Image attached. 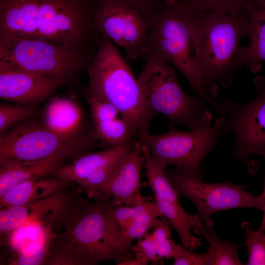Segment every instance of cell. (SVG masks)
Here are the masks:
<instances>
[{
  "instance_id": "4dcf8cb0",
  "label": "cell",
  "mask_w": 265,
  "mask_h": 265,
  "mask_svg": "<svg viewBox=\"0 0 265 265\" xmlns=\"http://www.w3.org/2000/svg\"><path fill=\"white\" fill-rule=\"evenodd\" d=\"M132 250L135 254L134 257L124 261L119 265H146L150 262L159 261L157 244L153 232L137 238Z\"/></svg>"
},
{
  "instance_id": "d6a6232c",
  "label": "cell",
  "mask_w": 265,
  "mask_h": 265,
  "mask_svg": "<svg viewBox=\"0 0 265 265\" xmlns=\"http://www.w3.org/2000/svg\"><path fill=\"white\" fill-rule=\"evenodd\" d=\"M37 114V110L30 107L1 104L0 106V134L17 123L33 117Z\"/></svg>"
},
{
  "instance_id": "ac0fdd59",
  "label": "cell",
  "mask_w": 265,
  "mask_h": 265,
  "mask_svg": "<svg viewBox=\"0 0 265 265\" xmlns=\"http://www.w3.org/2000/svg\"><path fill=\"white\" fill-rule=\"evenodd\" d=\"M246 10L250 16L247 35L249 43L242 47L241 59L244 66L256 73L265 61V0H256Z\"/></svg>"
},
{
  "instance_id": "d4e9b609",
  "label": "cell",
  "mask_w": 265,
  "mask_h": 265,
  "mask_svg": "<svg viewBox=\"0 0 265 265\" xmlns=\"http://www.w3.org/2000/svg\"><path fill=\"white\" fill-rule=\"evenodd\" d=\"M141 149L146 176L155 199L180 202V196L169 182L164 169L156 164L146 147L141 145Z\"/></svg>"
},
{
  "instance_id": "4fadbf2b",
  "label": "cell",
  "mask_w": 265,
  "mask_h": 265,
  "mask_svg": "<svg viewBox=\"0 0 265 265\" xmlns=\"http://www.w3.org/2000/svg\"><path fill=\"white\" fill-rule=\"evenodd\" d=\"M67 79L41 75L0 63V97L21 104H34L45 100Z\"/></svg>"
},
{
  "instance_id": "836d02e7",
  "label": "cell",
  "mask_w": 265,
  "mask_h": 265,
  "mask_svg": "<svg viewBox=\"0 0 265 265\" xmlns=\"http://www.w3.org/2000/svg\"><path fill=\"white\" fill-rule=\"evenodd\" d=\"M170 223L164 217L154 228L153 232L157 247L159 261H162L163 258H172L173 239L171 238Z\"/></svg>"
},
{
  "instance_id": "f35d334b",
  "label": "cell",
  "mask_w": 265,
  "mask_h": 265,
  "mask_svg": "<svg viewBox=\"0 0 265 265\" xmlns=\"http://www.w3.org/2000/svg\"><path fill=\"white\" fill-rule=\"evenodd\" d=\"M162 0L164 3V5H170V4L175 3L178 2L179 0Z\"/></svg>"
},
{
  "instance_id": "277c9868",
  "label": "cell",
  "mask_w": 265,
  "mask_h": 265,
  "mask_svg": "<svg viewBox=\"0 0 265 265\" xmlns=\"http://www.w3.org/2000/svg\"><path fill=\"white\" fill-rule=\"evenodd\" d=\"M111 202L104 194L92 203L82 196L54 220L52 238L77 252L87 265L106 260L114 261L119 265L125 258L106 240L107 213Z\"/></svg>"
},
{
  "instance_id": "484cf974",
  "label": "cell",
  "mask_w": 265,
  "mask_h": 265,
  "mask_svg": "<svg viewBox=\"0 0 265 265\" xmlns=\"http://www.w3.org/2000/svg\"><path fill=\"white\" fill-rule=\"evenodd\" d=\"M255 0H179L176 2L186 14L235 13L246 10Z\"/></svg>"
},
{
  "instance_id": "e575fe53",
  "label": "cell",
  "mask_w": 265,
  "mask_h": 265,
  "mask_svg": "<svg viewBox=\"0 0 265 265\" xmlns=\"http://www.w3.org/2000/svg\"><path fill=\"white\" fill-rule=\"evenodd\" d=\"M85 96L90 106L93 123L111 121L120 115L117 108L110 103L93 96Z\"/></svg>"
},
{
  "instance_id": "1f68e13d",
  "label": "cell",
  "mask_w": 265,
  "mask_h": 265,
  "mask_svg": "<svg viewBox=\"0 0 265 265\" xmlns=\"http://www.w3.org/2000/svg\"><path fill=\"white\" fill-rule=\"evenodd\" d=\"M45 265H87L75 251L52 238Z\"/></svg>"
},
{
  "instance_id": "d6986e66",
  "label": "cell",
  "mask_w": 265,
  "mask_h": 265,
  "mask_svg": "<svg viewBox=\"0 0 265 265\" xmlns=\"http://www.w3.org/2000/svg\"><path fill=\"white\" fill-rule=\"evenodd\" d=\"M69 160L65 158L55 157L0 167V197L24 181L51 176L54 172L68 164Z\"/></svg>"
},
{
  "instance_id": "603a6c76",
  "label": "cell",
  "mask_w": 265,
  "mask_h": 265,
  "mask_svg": "<svg viewBox=\"0 0 265 265\" xmlns=\"http://www.w3.org/2000/svg\"><path fill=\"white\" fill-rule=\"evenodd\" d=\"M201 225L192 229L196 235H202L209 243L206 253L207 265H242L238 249L241 245L218 238L213 229V222L210 217L201 220Z\"/></svg>"
},
{
  "instance_id": "d590c367",
  "label": "cell",
  "mask_w": 265,
  "mask_h": 265,
  "mask_svg": "<svg viewBox=\"0 0 265 265\" xmlns=\"http://www.w3.org/2000/svg\"><path fill=\"white\" fill-rule=\"evenodd\" d=\"M173 265H207L206 253H199L189 250L173 240Z\"/></svg>"
},
{
  "instance_id": "44dd1931",
  "label": "cell",
  "mask_w": 265,
  "mask_h": 265,
  "mask_svg": "<svg viewBox=\"0 0 265 265\" xmlns=\"http://www.w3.org/2000/svg\"><path fill=\"white\" fill-rule=\"evenodd\" d=\"M162 216L165 218L178 232L182 245L194 251L201 246V238L193 236L191 229L201 225L197 213L189 214L182 207L180 202L155 199Z\"/></svg>"
},
{
  "instance_id": "52a82bcc",
  "label": "cell",
  "mask_w": 265,
  "mask_h": 265,
  "mask_svg": "<svg viewBox=\"0 0 265 265\" xmlns=\"http://www.w3.org/2000/svg\"><path fill=\"white\" fill-rule=\"evenodd\" d=\"M95 134L67 137L43 123L26 122L8 130L0 136V167L59 157L73 160L97 144Z\"/></svg>"
},
{
  "instance_id": "8fae6325",
  "label": "cell",
  "mask_w": 265,
  "mask_h": 265,
  "mask_svg": "<svg viewBox=\"0 0 265 265\" xmlns=\"http://www.w3.org/2000/svg\"><path fill=\"white\" fill-rule=\"evenodd\" d=\"M75 51L34 39L0 36V63L33 73L68 77L86 60Z\"/></svg>"
},
{
  "instance_id": "2e32d148",
  "label": "cell",
  "mask_w": 265,
  "mask_h": 265,
  "mask_svg": "<svg viewBox=\"0 0 265 265\" xmlns=\"http://www.w3.org/2000/svg\"><path fill=\"white\" fill-rule=\"evenodd\" d=\"M135 141L100 152L85 153L56 171L51 176L78 184L98 169L124 159L133 149Z\"/></svg>"
},
{
  "instance_id": "5bb4252c",
  "label": "cell",
  "mask_w": 265,
  "mask_h": 265,
  "mask_svg": "<svg viewBox=\"0 0 265 265\" xmlns=\"http://www.w3.org/2000/svg\"><path fill=\"white\" fill-rule=\"evenodd\" d=\"M143 163L141 145L136 140L133 149L115 172L105 183L88 193L89 197L95 199L101 195H106L114 203L128 206H134L150 200L141 194L143 186L141 181Z\"/></svg>"
},
{
  "instance_id": "30bf717a",
  "label": "cell",
  "mask_w": 265,
  "mask_h": 265,
  "mask_svg": "<svg viewBox=\"0 0 265 265\" xmlns=\"http://www.w3.org/2000/svg\"><path fill=\"white\" fill-rule=\"evenodd\" d=\"M164 172L179 196L187 198L195 205L200 220L229 209L255 208L265 211L263 192L255 195L231 181L206 183L201 175L178 167L173 170L165 168Z\"/></svg>"
},
{
  "instance_id": "7a4b0ae2",
  "label": "cell",
  "mask_w": 265,
  "mask_h": 265,
  "mask_svg": "<svg viewBox=\"0 0 265 265\" xmlns=\"http://www.w3.org/2000/svg\"><path fill=\"white\" fill-rule=\"evenodd\" d=\"M185 14L193 62L205 88L214 100L218 86L229 88L235 74L244 66L240 42L247 35L249 14L245 10L235 13Z\"/></svg>"
},
{
  "instance_id": "8d00e7d4",
  "label": "cell",
  "mask_w": 265,
  "mask_h": 265,
  "mask_svg": "<svg viewBox=\"0 0 265 265\" xmlns=\"http://www.w3.org/2000/svg\"><path fill=\"white\" fill-rule=\"evenodd\" d=\"M129 4L151 18L164 6L162 0H116Z\"/></svg>"
},
{
  "instance_id": "ba28073f",
  "label": "cell",
  "mask_w": 265,
  "mask_h": 265,
  "mask_svg": "<svg viewBox=\"0 0 265 265\" xmlns=\"http://www.w3.org/2000/svg\"><path fill=\"white\" fill-rule=\"evenodd\" d=\"M222 133L218 117L213 124L204 129L182 131L171 128L158 134L146 131L137 135L136 140L148 148L161 169L172 165L200 175L203 160L215 148Z\"/></svg>"
},
{
  "instance_id": "83f0119b",
  "label": "cell",
  "mask_w": 265,
  "mask_h": 265,
  "mask_svg": "<svg viewBox=\"0 0 265 265\" xmlns=\"http://www.w3.org/2000/svg\"><path fill=\"white\" fill-rule=\"evenodd\" d=\"M98 140L107 145V148L123 145L136 140L127 121L121 116L114 120L93 123Z\"/></svg>"
},
{
  "instance_id": "9c48e42d",
  "label": "cell",
  "mask_w": 265,
  "mask_h": 265,
  "mask_svg": "<svg viewBox=\"0 0 265 265\" xmlns=\"http://www.w3.org/2000/svg\"><path fill=\"white\" fill-rule=\"evenodd\" d=\"M254 82L258 91L255 99L247 103L226 99L218 116L222 133H231L234 139L231 156L251 174L257 171L258 164L250 157L265 146V78L256 77Z\"/></svg>"
},
{
  "instance_id": "ffe728a7",
  "label": "cell",
  "mask_w": 265,
  "mask_h": 265,
  "mask_svg": "<svg viewBox=\"0 0 265 265\" xmlns=\"http://www.w3.org/2000/svg\"><path fill=\"white\" fill-rule=\"evenodd\" d=\"M82 113L79 106L65 98H55L46 106L43 124L55 132L67 137L92 133H80Z\"/></svg>"
},
{
  "instance_id": "7402d4cb",
  "label": "cell",
  "mask_w": 265,
  "mask_h": 265,
  "mask_svg": "<svg viewBox=\"0 0 265 265\" xmlns=\"http://www.w3.org/2000/svg\"><path fill=\"white\" fill-rule=\"evenodd\" d=\"M162 216V214L155 201H152L151 199L146 200L135 206L133 220L123 237L118 249V251L125 260L134 257V253L132 250V241L147 234L150 229H154L158 225L160 221L159 217Z\"/></svg>"
},
{
  "instance_id": "3957f363",
  "label": "cell",
  "mask_w": 265,
  "mask_h": 265,
  "mask_svg": "<svg viewBox=\"0 0 265 265\" xmlns=\"http://www.w3.org/2000/svg\"><path fill=\"white\" fill-rule=\"evenodd\" d=\"M88 84L85 95L110 103L131 126L136 137L149 131L156 116L145 104L137 79L115 45L102 36L87 68Z\"/></svg>"
},
{
  "instance_id": "f1b7e54d",
  "label": "cell",
  "mask_w": 265,
  "mask_h": 265,
  "mask_svg": "<svg viewBox=\"0 0 265 265\" xmlns=\"http://www.w3.org/2000/svg\"><path fill=\"white\" fill-rule=\"evenodd\" d=\"M52 235L44 240L32 242L20 251L13 253L8 259L10 265H45Z\"/></svg>"
},
{
  "instance_id": "8992f818",
  "label": "cell",
  "mask_w": 265,
  "mask_h": 265,
  "mask_svg": "<svg viewBox=\"0 0 265 265\" xmlns=\"http://www.w3.org/2000/svg\"><path fill=\"white\" fill-rule=\"evenodd\" d=\"M147 52L177 69L208 106L217 113L221 111V103L211 98L193 62L186 15L176 3L165 5L150 18Z\"/></svg>"
},
{
  "instance_id": "cb8c5ba5",
  "label": "cell",
  "mask_w": 265,
  "mask_h": 265,
  "mask_svg": "<svg viewBox=\"0 0 265 265\" xmlns=\"http://www.w3.org/2000/svg\"><path fill=\"white\" fill-rule=\"evenodd\" d=\"M135 212V206L114 203L111 200L107 213L106 240L118 251L123 237L133 220Z\"/></svg>"
},
{
  "instance_id": "5b68a950",
  "label": "cell",
  "mask_w": 265,
  "mask_h": 265,
  "mask_svg": "<svg viewBox=\"0 0 265 265\" xmlns=\"http://www.w3.org/2000/svg\"><path fill=\"white\" fill-rule=\"evenodd\" d=\"M145 64L137 79L142 97L154 114L164 115L173 124L190 130L212 125V116L200 98L186 93L180 86L175 67L146 52Z\"/></svg>"
},
{
  "instance_id": "6da1fadb",
  "label": "cell",
  "mask_w": 265,
  "mask_h": 265,
  "mask_svg": "<svg viewBox=\"0 0 265 265\" xmlns=\"http://www.w3.org/2000/svg\"><path fill=\"white\" fill-rule=\"evenodd\" d=\"M97 0H0V36L34 39L85 56Z\"/></svg>"
},
{
  "instance_id": "74e56055",
  "label": "cell",
  "mask_w": 265,
  "mask_h": 265,
  "mask_svg": "<svg viewBox=\"0 0 265 265\" xmlns=\"http://www.w3.org/2000/svg\"><path fill=\"white\" fill-rule=\"evenodd\" d=\"M254 155H258L261 156L264 159L265 162V146L257 150L255 152ZM263 192L265 195V182L264 189ZM263 212V216L261 224L257 230L258 231L264 232L265 231V209Z\"/></svg>"
},
{
  "instance_id": "7c38bea8",
  "label": "cell",
  "mask_w": 265,
  "mask_h": 265,
  "mask_svg": "<svg viewBox=\"0 0 265 265\" xmlns=\"http://www.w3.org/2000/svg\"><path fill=\"white\" fill-rule=\"evenodd\" d=\"M93 26L101 36L122 48L128 59L146 54L150 18L134 7L116 0H97Z\"/></svg>"
},
{
  "instance_id": "f546056e",
  "label": "cell",
  "mask_w": 265,
  "mask_h": 265,
  "mask_svg": "<svg viewBox=\"0 0 265 265\" xmlns=\"http://www.w3.org/2000/svg\"><path fill=\"white\" fill-rule=\"evenodd\" d=\"M240 226L244 231L248 255L245 265H265V234L258 230L254 231L246 221H243Z\"/></svg>"
},
{
  "instance_id": "9a60e30c",
  "label": "cell",
  "mask_w": 265,
  "mask_h": 265,
  "mask_svg": "<svg viewBox=\"0 0 265 265\" xmlns=\"http://www.w3.org/2000/svg\"><path fill=\"white\" fill-rule=\"evenodd\" d=\"M83 189L80 186L76 191L68 187L28 204L0 208V233H8L31 220L43 221L52 224L60 213L82 197L81 192Z\"/></svg>"
},
{
  "instance_id": "4316f807",
  "label": "cell",
  "mask_w": 265,
  "mask_h": 265,
  "mask_svg": "<svg viewBox=\"0 0 265 265\" xmlns=\"http://www.w3.org/2000/svg\"><path fill=\"white\" fill-rule=\"evenodd\" d=\"M4 234L8 236L7 243L12 253H16L30 243L50 237L51 225L43 221L31 220Z\"/></svg>"
},
{
  "instance_id": "e0dca14e",
  "label": "cell",
  "mask_w": 265,
  "mask_h": 265,
  "mask_svg": "<svg viewBox=\"0 0 265 265\" xmlns=\"http://www.w3.org/2000/svg\"><path fill=\"white\" fill-rule=\"evenodd\" d=\"M73 182L53 176L29 179L16 185L0 197V208L28 204L59 192Z\"/></svg>"
}]
</instances>
